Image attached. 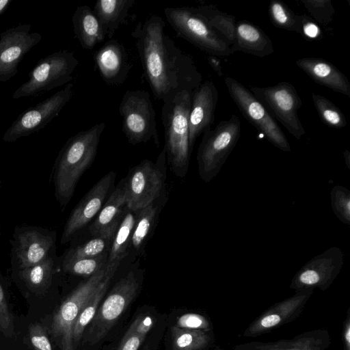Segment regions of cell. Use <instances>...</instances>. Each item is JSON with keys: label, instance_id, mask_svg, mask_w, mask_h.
<instances>
[{"label": "cell", "instance_id": "6da1fadb", "mask_svg": "<svg viewBox=\"0 0 350 350\" xmlns=\"http://www.w3.org/2000/svg\"><path fill=\"white\" fill-rule=\"evenodd\" d=\"M165 27L164 20L152 14L131 33L153 95L163 102L184 91L193 95L202 83L193 59L165 33Z\"/></svg>", "mask_w": 350, "mask_h": 350}, {"label": "cell", "instance_id": "7a4b0ae2", "mask_svg": "<svg viewBox=\"0 0 350 350\" xmlns=\"http://www.w3.org/2000/svg\"><path fill=\"white\" fill-rule=\"evenodd\" d=\"M105 122L70 137L59 151L53 170L54 193L62 209L72 199L81 176L94 162Z\"/></svg>", "mask_w": 350, "mask_h": 350}, {"label": "cell", "instance_id": "3957f363", "mask_svg": "<svg viewBox=\"0 0 350 350\" xmlns=\"http://www.w3.org/2000/svg\"><path fill=\"white\" fill-rule=\"evenodd\" d=\"M192 94L179 92L165 100L161 109L167 162L172 172L184 178L189 170L192 150L189 142V114Z\"/></svg>", "mask_w": 350, "mask_h": 350}, {"label": "cell", "instance_id": "277c9868", "mask_svg": "<svg viewBox=\"0 0 350 350\" xmlns=\"http://www.w3.org/2000/svg\"><path fill=\"white\" fill-rule=\"evenodd\" d=\"M142 281V272L133 270L116 283L86 328V339L90 345L100 341L115 325L139 293Z\"/></svg>", "mask_w": 350, "mask_h": 350}, {"label": "cell", "instance_id": "5b68a950", "mask_svg": "<svg viewBox=\"0 0 350 350\" xmlns=\"http://www.w3.org/2000/svg\"><path fill=\"white\" fill-rule=\"evenodd\" d=\"M241 129V120L233 115L203 133L196 160L199 175L204 182L209 183L218 174L237 144Z\"/></svg>", "mask_w": 350, "mask_h": 350}, {"label": "cell", "instance_id": "8992f818", "mask_svg": "<svg viewBox=\"0 0 350 350\" xmlns=\"http://www.w3.org/2000/svg\"><path fill=\"white\" fill-rule=\"evenodd\" d=\"M163 12L176 34L195 46L216 57H228L234 53L193 7L166 8Z\"/></svg>", "mask_w": 350, "mask_h": 350}, {"label": "cell", "instance_id": "52a82bcc", "mask_svg": "<svg viewBox=\"0 0 350 350\" xmlns=\"http://www.w3.org/2000/svg\"><path fill=\"white\" fill-rule=\"evenodd\" d=\"M118 111L122 131L129 143L137 145L152 140L159 146L156 113L148 92L143 90L126 91Z\"/></svg>", "mask_w": 350, "mask_h": 350}, {"label": "cell", "instance_id": "ba28073f", "mask_svg": "<svg viewBox=\"0 0 350 350\" xmlns=\"http://www.w3.org/2000/svg\"><path fill=\"white\" fill-rule=\"evenodd\" d=\"M166 163L163 148L155 163L144 159L131 169L124 178L129 209L139 211L159 200L165 187Z\"/></svg>", "mask_w": 350, "mask_h": 350}, {"label": "cell", "instance_id": "9c48e42d", "mask_svg": "<svg viewBox=\"0 0 350 350\" xmlns=\"http://www.w3.org/2000/svg\"><path fill=\"white\" fill-rule=\"evenodd\" d=\"M79 63L74 53L66 50L47 55L31 70L28 79L14 92L12 98L31 96L69 83Z\"/></svg>", "mask_w": 350, "mask_h": 350}, {"label": "cell", "instance_id": "30bf717a", "mask_svg": "<svg viewBox=\"0 0 350 350\" xmlns=\"http://www.w3.org/2000/svg\"><path fill=\"white\" fill-rule=\"evenodd\" d=\"M105 274L106 267L87 278L62 302L53 314L50 332L60 350H76L72 338L73 325Z\"/></svg>", "mask_w": 350, "mask_h": 350}, {"label": "cell", "instance_id": "8fae6325", "mask_svg": "<svg viewBox=\"0 0 350 350\" xmlns=\"http://www.w3.org/2000/svg\"><path fill=\"white\" fill-rule=\"evenodd\" d=\"M251 92L269 114L279 121L293 137L300 139L306 131L297 115L302 102L295 88L282 81L273 86H251Z\"/></svg>", "mask_w": 350, "mask_h": 350}, {"label": "cell", "instance_id": "7c38bea8", "mask_svg": "<svg viewBox=\"0 0 350 350\" xmlns=\"http://www.w3.org/2000/svg\"><path fill=\"white\" fill-rule=\"evenodd\" d=\"M56 232L46 228L21 225L15 227L11 240L12 271L40 263L56 251Z\"/></svg>", "mask_w": 350, "mask_h": 350}, {"label": "cell", "instance_id": "4fadbf2b", "mask_svg": "<svg viewBox=\"0 0 350 350\" xmlns=\"http://www.w3.org/2000/svg\"><path fill=\"white\" fill-rule=\"evenodd\" d=\"M225 85L243 116L274 146L288 152L291 145L275 119L252 93L237 80L227 77Z\"/></svg>", "mask_w": 350, "mask_h": 350}, {"label": "cell", "instance_id": "5bb4252c", "mask_svg": "<svg viewBox=\"0 0 350 350\" xmlns=\"http://www.w3.org/2000/svg\"><path fill=\"white\" fill-rule=\"evenodd\" d=\"M74 94V84L69 83L51 96L21 113L3 135L5 142L29 136L43 129L58 116Z\"/></svg>", "mask_w": 350, "mask_h": 350}, {"label": "cell", "instance_id": "9a60e30c", "mask_svg": "<svg viewBox=\"0 0 350 350\" xmlns=\"http://www.w3.org/2000/svg\"><path fill=\"white\" fill-rule=\"evenodd\" d=\"M116 174L111 171L96 182L81 199L69 215L64 226L60 243L74 240L79 232L95 217L113 188Z\"/></svg>", "mask_w": 350, "mask_h": 350}, {"label": "cell", "instance_id": "2e32d148", "mask_svg": "<svg viewBox=\"0 0 350 350\" xmlns=\"http://www.w3.org/2000/svg\"><path fill=\"white\" fill-rule=\"evenodd\" d=\"M29 24H20L0 34V82H7L18 72L23 57L42 39L31 32Z\"/></svg>", "mask_w": 350, "mask_h": 350}, {"label": "cell", "instance_id": "e0dca14e", "mask_svg": "<svg viewBox=\"0 0 350 350\" xmlns=\"http://www.w3.org/2000/svg\"><path fill=\"white\" fill-rule=\"evenodd\" d=\"M344 263V254L336 247L326 250L306 262L295 274L292 286L306 289L312 286L325 288L334 280Z\"/></svg>", "mask_w": 350, "mask_h": 350}, {"label": "cell", "instance_id": "ac0fdd59", "mask_svg": "<svg viewBox=\"0 0 350 350\" xmlns=\"http://www.w3.org/2000/svg\"><path fill=\"white\" fill-rule=\"evenodd\" d=\"M218 96L212 81L202 83L192 95L189 114V142L191 150L196 139L211 129L214 122Z\"/></svg>", "mask_w": 350, "mask_h": 350}, {"label": "cell", "instance_id": "d6986e66", "mask_svg": "<svg viewBox=\"0 0 350 350\" xmlns=\"http://www.w3.org/2000/svg\"><path fill=\"white\" fill-rule=\"evenodd\" d=\"M94 61L102 79L111 85L123 83L132 68L126 48L113 39L108 40L95 52Z\"/></svg>", "mask_w": 350, "mask_h": 350}, {"label": "cell", "instance_id": "ffe728a7", "mask_svg": "<svg viewBox=\"0 0 350 350\" xmlns=\"http://www.w3.org/2000/svg\"><path fill=\"white\" fill-rule=\"evenodd\" d=\"M126 188L124 179L111 192L102 208L90 224L92 237L112 238L126 211Z\"/></svg>", "mask_w": 350, "mask_h": 350}, {"label": "cell", "instance_id": "44dd1931", "mask_svg": "<svg viewBox=\"0 0 350 350\" xmlns=\"http://www.w3.org/2000/svg\"><path fill=\"white\" fill-rule=\"evenodd\" d=\"M295 64L317 83L350 97L349 79L331 62L321 58L304 57Z\"/></svg>", "mask_w": 350, "mask_h": 350}, {"label": "cell", "instance_id": "7402d4cb", "mask_svg": "<svg viewBox=\"0 0 350 350\" xmlns=\"http://www.w3.org/2000/svg\"><path fill=\"white\" fill-rule=\"evenodd\" d=\"M60 271L59 257L55 251L38 264L12 272L27 290L40 295L49 291L56 274Z\"/></svg>", "mask_w": 350, "mask_h": 350}, {"label": "cell", "instance_id": "603a6c76", "mask_svg": "<svg viewBox=\"0 0 350 350\" xmlns=\"http://www.w3.org/2000/svg\"><path fill=\"white\" fill-rule=\"evenodd\" d=\"M232 49L234 52L242 51L259 57L274 52L269 37L258 26L246 20L237 22L235 40Z\"/></svg>", "mask_w": 350, "mask_h": 350}, {"label": "cell", "instance_id": "cb8c5ba5", "mask_svg": "<svg viewBox=\"0 0 350 350\" xmlns=\"http://www.w3.org/2000/svg\"><path fill=\"white\" fill-rule=\"evenodd\" d=\"M139 211L126 208L124 215L112 237L106 265V274L113 278L121 262L127 256Z\"/></svg>", "mask_w": 350, "mask_h": 350}, {"label": "cell", "instance_id": "d4e9b609", "mask_svg": "<svg viewBox=\"0 0 350 350\" xmlns=\"http://www.w3.org/2000/svg\"><path fill=\"white\" fill-rule=\"evenodd\" d=\"M135 0H99L93 12L98 19L105 37L111 40L117 29L127 22Z\"/></svg>", "mask_w": 350, "mask_h": 350}, {"label": "cell", "instance_id": "484cf974", "mask_svg": "<svg viewBox=\"0 0 350 350\" xmlns=\"http://www.w3.org/2000/svg\"><path fill=\"white\" fill-rule=\"evenodd\" d=\"M72 21L75 35L83 49L92 50L105 38L98 19L89 6H78Z\"/></svg>", "mask_w": 350, "mask_h": 350}, {"label": "cell", "instance_id": "4316f807", "mask_svg": "<svg viewBox=\"0 0 350 350\" xmlns=\"http://www.w3.org/2000/svg\"><path fill=\"white\" fill-rule=\"evenodd\" d=\"M157 201L139 210L137 220L133 230L130 250L137 256L144 253L158 221L161 205Z\"/></svg>", "mask_w": 350, "mask_h": 350}, {"label": "cell", "instance_id": "83f0119b", "mask_svg": "<svg viewBox=\"0 0 350 350\" xmlns=\"http://www.w3.org/2000/svg\"><path fill=\"white\" fill-rule=\"evenodd\" d=\"M195 11L231 47L235 40L237 21L234 16L219 10L212 5H200Z\"/></svg>", "mask_w": 350, "mask_h": 350}, {"label": "cell", "instance_id": "f1b7e54d", "mask_svg": "<svg viewBox=\"0 0 350 350\" xmlns=\"http://www.w3.org/2000/svg\"><path fill=\"white\" fill-rule=\"evenodd\" d=\"M112 278V277L105 274V278L77 317L73 325L72 333V342L76 350L85 330L94 319L100 304L109 288Z\"/></svg>", "mask_w": 350, "mask_h": 350}, {"label": "cell", "instance_id": "f546056e", "mask_svg": "<svg viewBox=\"0 0 350 350\" xmlns=\"http://www.w3.org/2000/svg\"><path fill=\"white\" fill-rule=\"evenodd\" d=\"M111 241L112 238L92 237V239L82 243L72 244L59 259L65 261L108 255Z\"/></svg>", "mask_w": 350, "mask_h": 350}, {"label": "cell", "instance_id": "4dcf8cb0", "mask_svg": "<svg viewBox=\"0 0 350 350\" xmlns=\"http://www.w3.org/2000/svg\"><path fill=\"white\" fill-rule=\"evenodd\" d=\"M154 318L150 314H139L125 332L116 350H138L154 327Z\"/></svg>", "mask_w": 350, "mask_h": 350}, {"label": "cell", "instance_id": "1f68e13d", "mask_svg": "<svg viewBox=\"0 0 350 350\" xmlns=\"http://www.w3.org/2000/svg\"><path fill=\"white\" fill-rule=\"evenodd\" d=\"M108 255L90 258H77L60 261L61 271L77 276L89 278L106 267Z\"/></svg>", "mask_w": 350, "mask_h": 350}, {"label": "cell", "instance_id": "d6a6232c", "mask_svg": "<svg viewBox=\"0 0 350 350\" xmlns=\"http://www.w3.org/2000/svg\"><path fill=\"white\" fill-rule=\"evenodd\" d=\"M312 99L321 121L327 126L342 129L347 126L345 114L328 98L316 94H312Z\"/></svg>", "mask_w": 350, "mask_h": 350}, {"label": "cell", "instance_id": "836d02e7", "mask_svg": "<svg viewBox=\"0 0 350 350\" xmlns=\"http://www.w3.org/2000/svg\"><path fill=\"white\" fill-rule=\"evenodd\" d=\"M173 350H199L206 342V336L200 330L177 327L171 328Z\"/></svg>", "mask_w": 350, "mask_h": 350}, {"label": "cell", "instance_id": "e575fe53", "mask_svg": "<svg viewBox=\"0 0 350 350\" xmlns=\"http://www.w3.org/2000/svg\"><path fill=\"white\" fill-rule=\"evenodd\" d=\"M271 23L277 27L295 32L296 14L280 0H271L269 5Z\"/></svg>", "mask_w": 350, "mask_h": 350}, {"label": "cell", "instance_id": "d590c367", "mask_svg": "<svg viewBox=\"0 0 350 350\" xmlns=\"http://www.w3.org/2000/svg\"><path fill=\"white\" fill-rule=\"evenodd\" d=\"M331 206L336 217L345 224H350V191L342 186H334L330 192Z\"/></svg>", "mask_w": 350, "mask_h": 350}, {"label": "cell", "instance_id": "8d00e7d4", "mask_svg": "<svg viewBox=\"0 0 350 350\" xmlns=\"http://www.w3.org/2000/svg\"><path fill=\"white\" fill-rule=\"evenodd\" d=\"M311 17L324 26L329 24L334 14V8L330 0H301Z\"/></svg>", "mask_w": 350, "mask_h": 350}, {"label": "cell", "instance_id": "74e56055", "mask_svg": "<svg viewBox=\"0 0 350 350\" xmlns=\"http://www.w3.org/2000/svg\"><path fill=\"white\" fill-rule=\"evenodd\" d=\"M0 332L10 338L14 334V318L9 308L5 288L0 277Z\"/></svg>", "mask_w": 350, "mask_h": 350}, {"label": "cell", "instance_id": "f35d334b", "mask_svg": "<svg viewBox=\"0 0 350 350\" xmlns=\"http://www.w3.org/2000/svg\"><path fill=\"white\" fill-rule=\"evenodd\" d=\"M295 32L309 41L319 40L323 36V31L317 23L306 14L296 15Z\"/></svg>", "mask_w": 350, "mask_h": 350}, {"label": "cell", "instance_id": "ab89813d", "mask_svg": "<svg viewBox=\"0 0 350 350\" xmlns=\"http://www.w3.org/2000/svg\"><path fill=\"white\" fill-rule=\"evenodd\" d=\"M29 336L33 350H53L45 328L39 323L29 327Z\"/></svg>", "mask_w": 350, "mask_h": 350}, {"label": "cell", "instance_id": "60d3db41", "mask_svg": "<svg viewBox=\"0 0 350 350\" xmlns=\"http://www.w3.org/2000/svg\"><path fill=\"white\" fill-rule=\"evenodd\" d=\"M176 327L189 329L200 330L208 327L205 318L200 314L188 313L179 317Z\"/></svg>", "mask_w": 350, "mask_h": 350}, {"label": "cell", "instance_id": "b9f144b4", "mask_svg": "<svg viewBox=\"0 0 350 350\" xmlns=\"http://www.w3.org/2000/svg\"><path fill=\"white\" fill-rule=\"evenodd\" d=\"M208 62L211 68L219 75H221V64L220 60L217 57L214 55H209L208 57Z\"/></svg>", "mask_w": 350, "mask_h": 350}, {"label": "cell", "instance_id": "7bdbcfd3", "mask_svg": "<svg viewBox=\"0 0 350 350\" xmlns=\"http://www.w3.org/2000/svg\"><path fill=\"white\" fill-rule=\"evenodd\" d=\"M12 0H0V16L5 12Z\"/></svg>", "mask_w": 350, "mask_h": 350}, {"label": "cell", "instance_id": "ee69618b", "mask_svg": "<svg viewBox=\"0 0 350 350\" xmlns=\"http://www.w3.org/2000/svg\"><path fill=\"white\" fill-rule=\"evenodd\" d=\"M344 158L345 161V164L347 167L349 169L350 168V152L348 150H346L344 151Z\"/></svg>", "mask_w": 350, "mask_h": 350}, {"label": "cell", "instance_id": "f6af8a7d", "mask_svg": "<svg viewBox=\"0 0 350 350\" xmlns=\"http://www.w3.org/2000/svg\"><path fill=\"white\" fill-rule=\"evenodd\" d=\"M347 340L348 342H349V329H347Z\"/></svg>", "mask_w": 350, "mask_h": 350}, {"label": "cell", "instance_id": "bcb514c9", "mask_svg": "<svg viewBox=\"0 0 350 350\" xmlns=\"http://www.w3.org/2000/svg\"><path fill=\"white\" fill-rule=\"evenodd\" d=\"M143 350H150V349L148 348V347H146Z\"/></svg>", "mask_w": 350, "mask_h": 350}, {"label": "cell", "instance_id": "7dc6e473", "mask_svg": "<svg viewBox=\"0 0 350 350\" xmlns=\"http://www.w3.org/2000/svg\"><path fill=\"white\" fill-rule=\"evenodd\" d=\"M293 350H299V349H293Z\"/></svg>", "mask_w": 350, "mask_h": 350}]
</instances>
